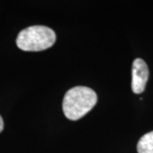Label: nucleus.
I'll return each mask as SVG.
<instances>
[{"mask_svg": "<svg viewBox=\"0 0 153 153\" xmlns=\"http://www.w3.org/2000/svg\"><path fill=\"white\" fill-rule=\"evenodd\" d=\"M149 77V70L146 63L140 58L133 62L132 66V90L134 94H140L145 88Z\"/></svg>", "mask_w": 153, "mask_h": 153, "instance_id": "7ed1b4c3", "label": "nucleus"}, {"mask_svg": "<svg viewBox=\"0 0 153 153\" xmlns=\"http://www.w3.org/2000/svg\"><path fill=\"white\" fill-rule=\"evenodd\" d=\"M56 36L51 28L33 26L22 30L16 38L17 47L24 51H42L52 47Z\"/></svg>", "mask_w": 153, "mask_h": 153, "instance_id": "f03ea898", "label": "nucleus"}, {"mask_svg": "<svg viewBox=\"0 0 153 153\" xmlns=\"http://www.w3.org/2000/svg\"><path fill=\"white\" fill-rule=\"evenodd\" d=\"M3 129H4V121L2 117L0 116V133L3 131Z\"/></svg>", "mask_w": 153, "mask_h": 153, "instance_id": "39448f33", "label": "nucleus"}, {"mask_svg": "<svg viewBox=\"0 0 153 153\" xmlns=\"http://www.w3.org/2000/svg\"><path fill=\"white\" fill-rule=\"evenodd\" d=\"M96 102L97 94L92 88L76 86L66 93L62 102V109L69 120L76 121L93 109Z\"/></svg>", "mask_w": 153, "mask_h": 153, "instance_id": "f257e3e1", "label": "nucleus"}, {"mask_svg": "<svg viewBox=\"0 0 153 153\" xmlns=\"http://www.w3.org/2000/svg\"><path fill=\"white\" fill-rule=\"evenodd\" d=\"M138 153H153V131L144 134L137 144Z\"/></svg>", "mask_w": 153, "mask_h": 153, "instance_id": "20e7f679", "label": "nucleus"}]
</instances>
